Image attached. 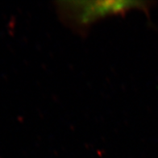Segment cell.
Instances as JSON below:
<instances>
[{
  "label": "cell",
  "mask_w": 158,
  "mask_h": 158,
  "mask_svg": "<svg viewBox=\"0 0 158 158\" xmlns=\"http://www.w3.org/2000/svg\"><path fill=\"white\" fill-rule=\"evenodd\" d=\"M54 7L61 23L73 32L85 35L91 27L102 19L124 15L131 10L149 12L152 2L126 0H59Z\"/></svg>",
  "instance_id": "cell-1"
}]
</instances>
